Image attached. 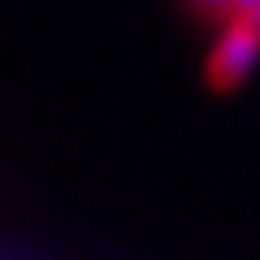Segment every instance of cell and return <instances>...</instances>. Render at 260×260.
Here are the masks:
<instances>
[{
	"mask_svg": "<svg viewBox=\"0 0 260 260\" xmlns=\"http://www.w3.org/2000/svg\"><path fill=\"white\" fill-rule=\"evenodd\" d=\"M193 7L200 17L206 20H233V0H193Z\"/></svg>",
	"mask_w": 260,
	"mask_h": 260,
	"instance_id": "obj_2",
	"label": "cell"
},
{
	"mask_svg": "<svg viewBox=\"0 0 260 260\" xmlns=\"http://www.w3.org/2000/svg\"><path fill=\"white\" fill-rule=\"evenodd\" d=\"M257 51H260V34L243 17H233L226 24V34L220 38L216 51H213L210 68H206L210 85L220 88V91L240 85L247 78V71L253 68V61H257Z\"/></svg>",
	"mask_w": 260,
	"mask_h": 260,
	"instance_id": "obj_1",
	"label": "cell"
},
{
	"mask_svg": "<svg viewBox=\"0 0 260 260\" xmlns=\"http://www.w3.org/2000/svg\"><path fill=\"white\" fill-rule=\"evenodd\" d=\"M260 7V0H233V17H247V14H253V10Z\"/></svg>",
	"mask_w": 260,
	"mask_h": 260,
	"instance_id": "obj_3",
	"label": "cell"
},
{
	"mask_svg": "<svg viewBox=\"0 0 260 260\" xmlns=\"http://www.w3.org/2000/svg\"><path fill=\"white\" fill-rule=\"evenodd\" d=\"M243 20H247V24H250V27H253V30H257V34H260V7L253 10V14H247V17H243Z\"/></svg>",
	"mask_w": 260,
	"mask_h": 260,
	"instance_id": "obj_4",
	"label": "cell"
}]
</instances>
